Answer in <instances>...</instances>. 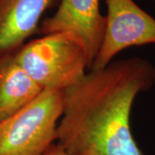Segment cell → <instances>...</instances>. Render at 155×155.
I'll return each mask as SVG.
<instances>
[{"mask_svg":"<svg viewBox=\"0 0 155 155\" xmlns=\"http://www.w3.org/2000/svg\"><path fill=\"white\" fill-rule=\"evenodd\" d=\"M155 84V67L134 56L90 70L64 91L58 144L70 155H143L131 130L134 102Z\"/></svg>","mask_w":155,"mask_h":155,"instance_id":"obj_1","label":"cell"},{"mask_svg":"<svg viewBox=\"0 0 155 155\" xmlns=\"http://www.w3.org/2000/svg\"><path fill=\"white\" fill-rule=\"evenodd\" d=\"M13 55L43 90L65 91L78 83L89 69L88 56L83 46L65 32L34 39Z\"/></svg>","mask_w":155,"mask_h":155,"instance_id":"obj_2","label":"cell"},{"mask_svg":"<svg viewBox=\"0 0 155 155\" xmlns=\"http://www.w3.org/2000/svg\"><path fill=\"white\" fill-rule=\"evenodd\" d=\"M64 106V91L44 90L23 110L0 124V155L44 154L57 140Z\"/></svg>","mask_w":155,"mask_h":155,"instance_id":"obj_3","label":"cell"},{"mask_svg":"<svg viewBox=\"0 0 155 155\" xmlns=\"http://www.w3.org/2000/svg\"><path fill=\"white\" fill-rule=\"evenodd\" d=\"M105 29L91 70L107 67L113 58L132 47L155 45V18L134 0H105Z\"/></svg>","mask_w":155,"mask_h":155,"instance_id":"obj_4","label":"cell"},{"mask_svg":"<svg viewBox=\"0 0 155 155\" xmlns=\"http://www.w3.org/2000/svg\"><path fill=\"white\" fill-rule=\"evenodd\" d=\"M105 22L99 0H61L54 14L41 22L39 33L70 34L85 50L91 70L101 48Z\"/></svg>","mask_w":155,"mask_h":155,"instance_id":"obj_5","label":"cell"},{"mask_svg":"<svg viewBox=\"0 0 155 155\" xmlns=\"http://www.w3.org/2000/svg\"><path fill=\"white\" fill-rule=\"evenodd\" d=\"M61 0H0V59L14 54L39 33L41 17Z\"/></svg>","mask_w":155,"mask_h":155,"instance_id":"obj_6","label":"cell"},{"mask_svg":"<svg viewBox=\"0 0 155 155\" xmlns=\"http://www.w3.org/2000/svg\"><path fill=\"white\" fill-rule=\"evenodd\" d=\"M43 91L13 54L0 59V124L23 110Z\"/></svg>","mask_w":155,"mask_h":155,"instance_id":"obj_7","label":"cell"},{"mask_svg":"<svg viewBox=\"0 0 155 155\" xmlns=\"http://www.w3.org/2000/svg\"><path fill=\"white\" fill-rule=\"evenodd\" d=\"M43 155H70L64 150V148L58 144H52Z\"/></svg>","mask_w":155,"mask_h":155,"instance_id":"obj_8","label":"cell"},{"mask_svg":"<svg viewBox=\"0 0 155 155\" xmlns=\"http://www.w3.org/2000/svg\"><path fill=\"white\" fill-rule=\"evenodd\" d=\"M150 1H152V2H153V3H155V0H150Z\"/></svg>","mask_w":155,"mask_h":155,"instance_id":"obj_9","label":"cell"}]
</instances>
